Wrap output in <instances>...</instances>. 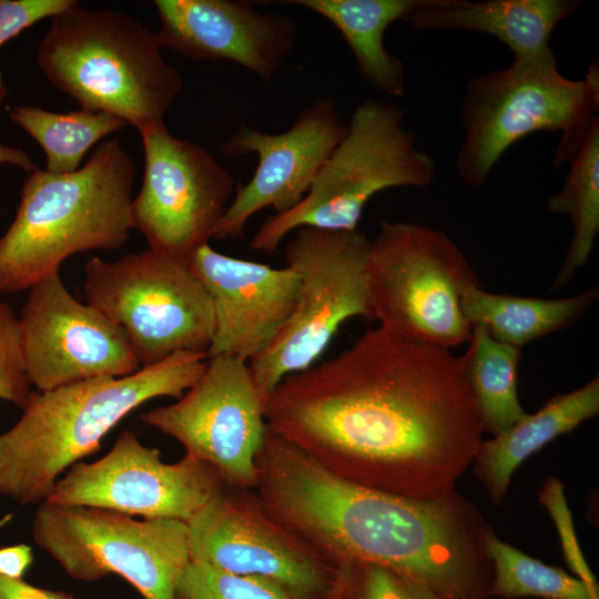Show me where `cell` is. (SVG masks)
Instances as JSON below:
<instances>
[{"instance_id":"cell-1","label":"cell","mask_w":599,"mask_h":599,"mask_svg":"<svg viewBox=\"0 0 599 599\" xmlns=\"http://www.w3.org/2000/svg\"><path fill=\"white\" fill-rule=\"evenodd\" d=\"M264 416L337 476L418 499L455 491L485 432L458 358L380 326L285 377Z\"/></svg>"},{"instance_id":"cell-2","label":"cell","mask_w":599,"mask_h":599,"mask_svg":"<svg viewBox=\"0 0 599 599\" xmlns=\"http://www.w3.org/2000/svg\"><path fill=\"white\" fill-rule=\"evenodd\" d=\"M255 467L265 511L325 562L383 567L437 599L489 598L490 529L456 491L418 499L349 481L268 427Z\"/></svg>"},{"instance_id":"cell-3","label":"cell","mask_w":599,"mask_h":599,"mask_svg":"<svg viewBox=\"0 0 599 599\" xmlns=\"http://www.w3.org/2000/svg\"><path fill=\"white\" fill-rule=\"evenodd\" d=\"M205 352H179L123 377L32 392L21 417L0 433V496L40 505L73 465L97 453L125 416L159 397L180 398L203 374Z\"/></svg>"},{"instance_id":"cell-4","label":"cell","mask_w":599,"mask_h":599,"mask_svg":"<svg viewBox=\"0 0 599 599\" xmlns=\"http://www.w3.org/2000/svg\"><path fill=\"white\" fill-rule=\"evenodd\" d=\"M134 180V162L118 139L100 142L72 173H27L0 236V293L29 290L71 255L121 248L132 230Z\"/></svg>"},{"instance_id":"cell-5","label":"cell","mask_w":599,"mask_h":599,"mask_svg":"<svg viewBox=\"0 0 599 599\" xmlns=\"http://www.w3.org/2000/svg\"><path fill=\"white\" fill-rule=\"evenodd\" d=\"M162 48L156 31L136 17L74 0L49 19L35 61L50 84L81 109L139 130L163 121L184 87Z\"/></svg>"},{"instance_id":"cell-6","label":"cell","mask_w":599,"mask_h":599,"mask_svg":"<svg viewBox=\"0 0 599 599\" xmlns=\"http://www.w3.org/2000/svg\"><path fill=\"white\" fill-rule=\"evenodd\" d=\"M599 108V65L580 80L564 77L557 61L514 60L506 69L475 75L461 105L464 140L457 154L460 179L483 185L501 156L538 131L560 132L556 166L575 156Z\"/></svg>"},{"instance_id":"cell-7","label":"cell","mask_w":599,"mask_h":599,"mask_svg":"<svg viewBox=\"0 0 599 599\" xmlns=\"http://www.w3.org/2000/svg\"><path fill=\"white\" fill-rule=\"evenodd\" d=\"M415 141L402 109L377 100L361 102L305 197L293 209L266 217L251 248L273 253L288 233L303 226L356 231L365 205L377 193L427 186L436 164Z\"/></svg>"},{"instance_id":"cell-8","label":"cell","mask_w":599,"mask_h":599,"mask_svg":"<svg viewBox=\"0 0 599 599\" xmlns=\"http://www.w3.org/2000/svg\"><path fill=\"white\" fill-rule=\"evenodd\" d=\"M367 286L373 318L408 339L450 349L469 338L464 291L480 283L443 231L413 222H382L370 240Z\"/></svg>"},{"instance_id":"cell-9","label":"cell","mask_w":599,"mask_h":599,"mask_svg":"<svg viewBox=\"0 0 599 599\" xmlns=\"http://www.w3.org/2000/svg\"><path fill=\"white\" fill-rule=\"evenodd\" d=\"M370 240L362 232L303 226L285 252L298 275L295 305L271 344L247 362L265 404L287 376L318 359L339 326L353 317L373 318L367 286Z\"/></svg>"},{"instance_id":"cell-10","label":"cell","mask_w":599,"mask_h":599,"mask_svg":"<svg viewBox=\"0 0 599 599\" xmlns=\"http://www.w3.org/2000/svg\"><path fill=\"white\" fill-rule=\"evenodd\" d=\"M88 304L120 326L141 365L205 352L214 332L211 298L189 264L152 248L83 267Z\"/></svg>"},{"instance_id":"cell-11","label":"cell","mask_w":599,"mask_h":599,"mask_svg":"<svg viewBox=\"0 0 599 599\" xmlns=\"http://www.w3.org/2000/svg\"><path fill=\"white\" fill-rule=\"evenodd\" d=\"M35 545L71 578L126 580L143 599H174L191 560L186 522L43 501L31 525Z\"/></svg>"},{"instance_id":"cell-12","label":"cell","mask_w":599,"mask_h":599,"mask_svg":"<svg viewBox=\"0 0 599 599\" xmlns=\"http://www.w3.org/2000/svg\"><path fill=\"white\" fill-rule=\"evenodd\" d=\"M144 171L131 205L132 229L149 247L189 263L209 244L234 191L231 173L203 146L171 134L164 121L140 128Z\"/></svg>"},{"instance_id":"cell-13","label":"cell","mask_w":599,"mask_h":599,"mask_svg":"<svg viewBox=\"0 0 599 599\" xmlns=\"http://www.w3.org/2000/svg\"><path fill=\"white\" fill-rule=\"evenodd\" d=\"M186 525L191 560L270 580L296 599L339 595L343 569L275 521L254 489L225 485Z\"/></svg>"},{"instance_id":"cell-14","label":"cell","mask_w":599,"mask_h":599,"mask_svg":"<svg viewBox=\"0 0 599 599\" xmlns=\"http://www.w3.org/2000/svg\"><path fill=\"white\" fill-rule=\"evenodd\" d=\"M144 424L179 441L229 486L254 489L255 458L267 425L246 361L209 357L197 382L174 403L141 415Z\"/></svg>"},{"instance_id":"cell-15","label":"cell","mask_w":599,"mask_h":599,"mask_svg":"<svg viewBox=\"0 0 599 599\" xmlns=\"http://www.w3.org/2000/svg\"><path fill=\"white\" fill-rule=\"evenodd\" d=\"M225 485L210 465L187 454L164 463L156 448L125 429L103 457L67 470L45 501L187 522Z\"/></svg>"},{"instance_id":"cell-16","label":"cell","mask_w":599,"mask_h":599,"mask_svg":"<svg viewBox=\"0 0 599 599\" xmlns=\"http://www.w3.org/2000/svg\"><path fill=\"white\" fill-rule=\"evenodd\" d=\"M18 316L28 380L37 392L141 368L123 329L94 306L78 301L59 273L29 290Z\"/></svg>"},{"instance_id":"cell-17","label":"cell","mask_w":599,"mask_h":599,"mask_svg":"<svg viewBox=\"0 0 599 599\" xmlns=\"http://www.w3.org/2000/svg\"><path fill=\"white\" fill-rule=\"evenodd\" d=\"M346 132L347 123L332 97L303 109L293 124L278 134L240 123L222 152L227 156L255 153L258 164L252 179L236 186L212 238L241 237L250 219L265 207L283 213L296 206Z\"/></svg>"},{"instance_id":"cell-18","label":"cell","mask_w":599,"mask_h":599,"mask_svg":"<svg viewBox=\"0 0 599 599\" xmlns=\"http://www.w3.org/2000/svg\"><path fill=\"white\" fill-rule=\"evenodd\" d=\"M161 45L195 62L231 61L270 82L294 48L295 21L242 0H155Z\"/></svg>"},{"instance_id":"cell-19","label":"cell","mask_w":599,"mask_h":599,"mask_svg":"<svg viewBox=\"0 0 599 599\" xmlns=\"http://www.w3.org/2000/svg\"><path fill=\"white\" fill-rule=\"evenodd\" d=\"M189 266L213 306L214 332L209 357L234 356L246 362L263 352L295 305L298 275L288 266L271 267L201 246Z\"/></svg>"},{"instance_id":"cell-20","label":"cell","mask_w":599,"mask_h":599,"mask_svg":"<svg viewBox=\"0 0 599 599\" xmlns=\"http://www.w3.org/2000/svg\"><path fill=\"white\" fill-rule=\"evenodd\" d=\"M578 0H432L405 19L416 31L461 29L491 35L514 60L556 61L550 38L555 27L578 10Z\"/></svg>"},{"instance_id":"cell-21","label":"cell","mask_w":599,"mask_h":599,"mask_svg":"<svg viewBox=\"0 0 599 599\" xmlns=\"http://www.w3.org/2000/svg\"><path fill=\"white\" fill-rule=\"evenodd\" d=\"M599 413V377L549 399L538 412L527 414L506 432L483 440L475 455L474 474L498 506L511 476L529 456L557 437L568 434Z\"/></svg>"},{"instance_id":"cell-22","label":"cell","mask_w":599,"mask_h":599,"mask_svg":"<svg viewBox=\"0 0 599 599\" xmlns=\"http://www.w3.org/2000/svg\"><path fill=\"white\" fill-rule=\"evenodd\" d=\"M432 0H284L329 21L342 34L357 63L361 79L394 98L405 94L402 61L384 45V34L395 21Z\"/></svg>"},{"instance_id":"cell-23","label":"cell","mask_w":599,"mask_h":599,"mask_svg":"<svg viewBox=\"0 0 599 599\" xmlns=\"http://www.w3.org/2000/svg\"><path fill=\"white\" fill-rule=\"evenodd\" d=\"M598 296L595 286L572 296L538 298L495 294L475 283L464 291L461 309L470 327L483 326L496 341L521 348L576 323Z\"/></svg>"},{"instance_id":"cell-24","label":"cell","mask_w":599,"mask_h":599,"mask_svg":"<svg viewBox=\"0 0 599 599\" xmlns=\"http://www.w3.org/2000/svg\"><path fill=\"white\" fill-rule=\"evenodd\" d=\"M466 353L458 357L476 402L484 430L497 436L527 413L518 399L521 348L496 341L483 326H473Z\"/></svg>"},{"instance_id":"cell-25","label":"cell","mask_w":599,"mask_h":599,"mask_svg":"<svg viewBox=\"0 0 599 599\" xmlns=\"http://www.w3.org/2000/svg\"><path fill=\"white\" fill-rule=\"evenodd\" d=\"M570 170L547 210L568 215L572 237L552 281L551 291L566 286L589 260L599 233V118L593 119L580 148L570 160Z\"/></svg>"},{"instance_id":"cell-26","label":"cell","mask_w":599,"mask_h":599,"mask_svg":"<svg viewBox=\"0 0 599 599\" xmlns=\"http://www.w3.org/2000/svg\"><path fill=\"white\" fill-rule=\"evenodd\" d=\"M8 115L41 146L45 154V171L53 174L77 171L92 146L128 126L112 114L81 108L54 112L21 104L10 108Z\"/></svg>"},{"instance_id":"cell-27","label":"cell","mask_w":599,"mask_h":599,"mask_svg":"<svg viewBox=\"0 0 599 599\" xmlns=\"http://www.w3.org/2000/svg\"><path fill=\"white\" fill-rule=\"evenodd\" d=\"M491 562L489 597L542 599H599L592 586L564 569L546 565L500 540L491 530L485 537Z\"/></svg>"},{"instance_id":"cell-28","label":"cell","mask_w":599,"mask_h":599,"mask_svg":"<svg viewBox=\"0 0 599 599\" xmlns=\"http://www.w3.org/2000/svg\"><path fill=\"white\" fill-rule=\"evenodd\" d=\"M174 599L296 598L270 580L236 575L190 560L176 583ZM336 599H339V595Z\"/></svg>"},{"instance_id":"cell-29","label":"cell","mask_w":599,"mask_h":599,"mask_svg":"<svg viewBox=\"0 0 599 599\" xmlns=\"http://www.w3.org/2000/svg\"><path fill=\"white\" fill-rule=\"evenodd\" d=\"M31 393L22 361L18 316L10 305L0 301V402L22 409Z\"/></svg>"},{"instance_id":"cell-30","label":"cell","mask_w":599,"mask_h":599,"mask_svg":"<svg viewBox=\"0 0 599 599\" xmlns=\"http://www.w3.org/2000/svg\"><path fill=\"white\" fill-rule=\"evenodd\" d=\"M344 599H437L428 590L378 566L345 568Z\"/></svg>"},{"instance_id":"cell-31","label":"cell","mask_w":599,"mask_h":599,"mask_svg":"<svg viewBox=\"0 0 599 599\" xmlns=\"http://www.w3.org/2000/svg\"><path fill=\"white\" fill-rule=\"evenodd\" d=\"M74 0H0V48L26 29L63 11ZM8 98V88L0 72V109Z\"/></svg>"},{"instance_id":"cell-32","label":"cell","mask_w":599,"mask_h":599,"mask_svg":"<svg viewBox=\"0 0 599 599\" xmlns=\"http://www.w3.org/2000/svg\"><path fill=\"white\" fill-rule=\"evenodd\" d=\"M539 497L556 521L568 565L578 578L589 585L597 586L595 576L579 550L561 484L557 479L549 478L545 483Z\"/></svg>"},{"instance_id":"cell-33","label":"cell","mask_w":599,"mask_h":599,"mask_svg":"<svg viewBox=\"0 0 599 599\" xmlns=\"http://www.w3.org/2000/svg\"><path fill=\"white\" fill-rule=\"evenodd\" d=\"M0 599H77L64 592L35 587L23 579L0 575Z\"/></svg>"},{"instance_id":"cell-34","label":"cell","mask_w":599,"mask_h":599,"mask_svg":"<svg viewBox=\"0 0 599 599\" xmlns=\"http://www.w3.org/2000/svg\"><path fill=\"white\" fill-rule=\"evenodd\" d=\"M33 561L32 548L18 544L0 548V575L12 579H23Z\"/></svg>"},{"instance_id":"cell-35","label":"cell","mask_w":599,"mask_h":599,"mask_svg":"<svg viewBox=\"0 0 599 599\" xmlns=\"http://www.w3.org/2000/svg\"><path fill=\"white\" fill-rule=\"evenodd\" d=\"M0 165L16 166L29 173L37 169L32 158L22 149L0 143Z\"/></svg>"}]
</instances>
